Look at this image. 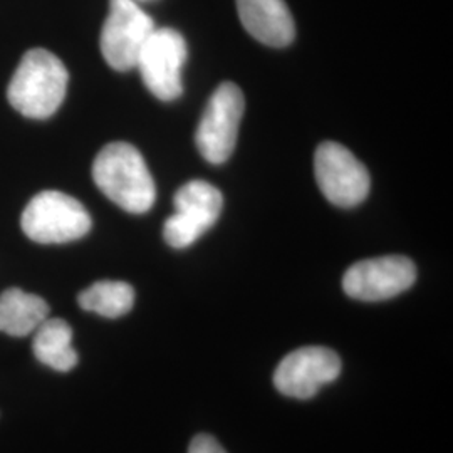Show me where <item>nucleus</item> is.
<instances>
[{"instance_id": "nucleus-1", "label": "nucleus", "mask_w": 453, "mask_h": 453, "mask_svg": "<svg viewBox=\"0 0 453 453\" xmlns=\"http://www.w3.org/2000/svg\"><path fill=\"white\" fill-rule=\"evenodd\" d=\"M93 179L97 188L123 211L145 213L155 203L157 188L145 158L127 142H114L97 153Z\"/></svg>"}, {"instance_id": "nucleus-2", "label": "nucleus", "mask_w": 453, "mask_h": 453, "mask_svg": "<svg viewBox=\"0 0 453 453\" xmlns=\"http://www.w3.org/2000/svg\"><path fill=\"white\" fill-rule=\"evenodd\" d=\"M69 73L63 61L46 49L27 50L7 88L11 106L26 118L46 119L65 101Z\"/></svg>"}, {"instance_id": "nucleus-3", "label": "nucleus", "mask_w": 453, "mask_h": 453, "mask_svg": "<svg viewBox=\"0 0 453 453\" xmlns=\"http://www.w3.org/2000/svg\"><path fill=\"white\" fill-rule=\"evenodd\" d=\"M24 234L37 243H65L84 237L93 226L91 215L71 195L46 190L35 195L22 211Z\"/></svg>"}, {"instance_id": "nucleus-4", "label": "nucleus", "mask_w": 453, "mask_h": 453, "mask_svg": "<svg viewBox=\"0 0 453 453\" xmlns=\"http://www.w3.org/2000/svg\"><path fill=\"white\" fill-rule=\"evenodd\" d=\"M245 99L234 82H222L211 95L195 133L200 155L211 163H226L235 150Z\"/></svg>"}, {"instance_id": "nucleus-5", "label": "nucleus", "mask_w": 453, "mask_h": 453, "mask_svg": "<svg viewBox=\"0 0 453 453\" xmlns=\"http://www.w3.org/2000/svg\"><path fill=\"white\" fill-rule=\"evenodd\" d=\"M175 213L163 226L165 242L173 249H187L219 220L224 196L203 180H192L180 187L173 198Z\"/></svg>"}, {"instance_id": "nucleus-6", "label": "nucleus", "mask_w": 453, "mask_h": 453, "mask_svg": "<svg viewBox=\"0 0 453 453\" xmlns=\"http://www.w3.org/2000/svg\"><path fill=\"white\" fill-rule=\"evenodd\" d=\"M155 29L153 19L136 0H110V14L99 39L104 61L114 71L134 69L140 50Z\"/></svg>"}, {"instance_id": "nucleus-7", "label": "nucleus", "mask_w": 453, "mask_h": 453, "mask_svg": "<svg viewBox=\"0 0 453 453\" xmlns=\"http://www.w3.org/2000/svg\"><path fill=\"white\" fill-rule=\"evenodd\" d=\"M314 175L324 196L336 207L351 209L370 194L366 166L346 146L324 142L314 155Z\"/></svg>"}, {"instance_id": "nucleus-8", "label": "nucleus", "mask_w": 453, "mask_h": 453, "mask_svg": "<svg viewBox=\"0 0 453 453\" xmlns=\"http://www.w3.org/2000/svg\"><path fill=\"white\" fill-rule=\"evenodd\" d=\"M187 42L183 35L170 29H155L140 50L136 67L148 91L162 101L181 96V69L187 61Z\"/></svg>"}, {"instance_id": "nucleus-9", "label": "nucleus", "mask_w": 453, "mask_h": 453, "mask_svg": "<svg viewBox=\"0 0 453 453\" xmlns=\"http://www.w3.org/2000/svg\"><path fill=\"white\" fill-rule=\"evenodd\" d=\"M415 280L417 267L413 260L385 256L353 264L342 277V289L357 301L376 303L408 291Z\"/></svg>"}, {"instance_id": "nucleus-10", "label": "nucleus", "mask_w": 453, "mask_h": 453, "mask_svg": "<svg viewBox=\"0 0 453 453\" xmlns=\"http://www.w3.org/2000/svg\"><path fill=\"white\" fill-rule=\"evenodd\" d=\"M341 372V359L323 346L299 348L284 357L274 372L275 388L282 395L308 400L324 385L333 383Z\"/></svg>"}, {"instance_id": "nucleus-11", "label": "nucleus", "mask_w": 453, "mask_h": 453, "mask_svg": "<svg viewBox=\"0 0 453 453\" xmlns=\"http://www.w3.org/2000/svg\"><path fill=\"white\" fill-rule=\"evenodd\" d=\"M245 31L262 44L286 48L296 37L294 17L286 0H235Z\"/></svg>"}, {"instance_id": "nucleus-12", "label": "nucleus", "mask_w": 453, "mask_h": 453, "mask_svg": "<svg viewBox=\"0 0 453 453\" xmlns=\"http://www.w3.org/2000/svg\"><path fill=\"white\" fill-rule=\"evenodd\" d=\"M49 318L48 303L29 292L11 288L0 294V331L16 338L34 333Z\"/></svg>"}, {"instance_id": "nucleus-13", "label": "nucleus", "mask_w": 453, "mask_h": 453, "mask_svg": "<svg viewBox=\"0 0 453 453\" xmlns=\"http://www.w3.org/2000/svg\"><path fill=\"white\" fill-rule=\"evenodd\" d=\"M34 355L56 372H71L78 365V353L73 348V329L65 319H46L35 331Z\"/></svg>"}, {"instance_id": "nucleus-14", "label": "nucleus", "mask_w": 453, "mask_h": 453, "mask_svg": "<svg viewBox=\"0 0 453 453\" xmlns=\"http://www.w3.org/2000/svg\"><path fill=\"white\" fill-rule=\"evenodd\" d=\"M78 303L84 311L114 319L130 312L134 289L121 280H99L80 294Z\"/></svg>"}, {"instance_id": "nucleus-15", "label": "nucleus", "mask_w": 453, "mask_h": 453, "mask_svg": "<svg viewBox=\"0 0 453 453\" xmlns=\"http://www.w3.org/2000/svg\"><path fill=\"white\" fill-rule=\"evenodd\" d=\"M188 453H226V449L219 443V440L211 437V435H196L190 441Z\"/></svg>"}]
</instances>
